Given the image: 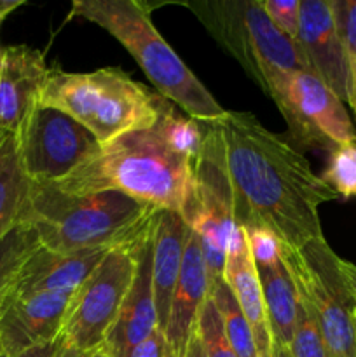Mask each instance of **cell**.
<instances>
[{
    "instance_id": "cell-3",
    "label": "cell",
    "mask_w": 356,
    "mask_h": 357,
    "mask_svg": "<svg viewBox=\"0 0 356 357\" xmlns=\"http://www.w3.org/2000/svg\"><path fill=\"white\" fill-rule=\"evenodd\" d=\"M192 159L175 149L157 117L156 124L100 145L58 185L66 194L122 192L157 209L180 213L191 188Z\"/></svg>"
},
{
    "instance_id": "cell-26",
    "label": "cell",
    "mask_w": 356,
    "mask_h": 357,
    "mask_svg": "<svg viewBox=\"0 0 356 357\" xmlns=\"http://www.w3.org/2000/svg\"><path fill=\"white\" fill-rule=\"evenodd\" d=\"M290 354L292 357H330L313 316L307 307L300 302V298L295 331H293V340L290 344Z\"/></svg>"
},
{
    "instance_id": "cell-34",
    "label": "cell",
    "mask_w": 356,
    "mask_h": 357,
    "mask_svg": "<svg viewBox=\"0 0 356 357\" xmlns=\"http://www.w3.org/2000/svg\"><path fill=\"white\" fill-rule=\"evenodd\" d=\"M184 357H206L205 351H202L201 340H199V337H198V331H195L194 337H192L191 342H188V347H187V351H185Z\"/></svg>"
},
{
    "instance_id": "cell-17",
    "label": "cell",
    "mask_w": 356,
    "mask_h": 357,
    "mask_svg": "<svg viewBox=\"0 0 356 357\" xmlns=\"http://www.w3.org/2000/svg\"><path fill=\"white\" fill-rule=\"evenodd\" d=\"M110 250L56 253L38 246L16 275L9 295L35 293H75Z\"/></svg>"
},
{
    "instance_id": "cell-11",
    "label": "cell",
    "mask_w": 356,
    "mask_h": 357,
    "mask_svg": "<svg viewBox=\"0 0 356 357\" xmlns=\"http://www.w3.org/2000/svg\"><path fill=\"white\" fill-rule=\"evenodd\" d=\"M274 103L292 138L302 149L332 152L341 145L356 143V129L344 101L314 73L290 75Z\"/></svg>"
},
{
    "instance_id": "cell-33",
    "label": "cell",
    "mask_w": 356,
    "mask_h": 357,
    "mask_svg": "<svg viewBox=\"0 0 356 357\" xmlns=\"http://www.w3.org/2000/svg\"><path fill=\"white\" fill-rule=\"evenodd\" d=\"M21 6H23V0H0V26L9 14ZM0 52H2V47H0Z\"/></svg>"
},
{
    "instance_id": "cell-38",
    "label": "cell",
    "mask_w": 356,
    "mask_h": 357,
    "mask_svg": "<svg viewBox=\"0 0 356 357\" xmlns=\"http://www.w3.org/2000/svg\"><path fill=\"white\" fill-rule=\"evenodd\" d=\"M84 357H110V356H108L107 351H105V349L101 347V349H96V351L89 352V354H86Z\"/></svg>"
},
{
    "instance_id": "cell-14",
    "label": "cell",
    "mask_w": 356,
    "mask_h": 357,
    "mask_svg": "<svg viewBox=\"0 0 356 357\" xmlns=\"http://www.w3.org/2000/svg\"><path fill=\"white\" fill-rule=\"evenodd\" d=\"M51 68L44 54L28 45L3 47L0 52V131H20L31 108L37 105L40 91Z\"/></svg>"
},
{
    "instance_id": "cell-30",
    "label": "cell",
    "mask_w": 356,
    "mask_h": 357,
    "mask_svg": "<svg viewBox=\"0 0 356 357\" xmlns=\"http://www.w3.org/2000/svg\"><path fill=\"white\" fill-rule=\"evenodd\" d=\"M129 357H175L163 331H154L147 340L136 345Z\"/></svg>"
},
{
    "instance_id": "cell-20",
    "label": "cell",
    "mask_w": 356,
    "mask_h": 357,
    "mask_svg": "<svg viewBox=\"0 0 356 357\" xmlns=\"http://www.w3.org/2000/svg\"><path fill=\"white\" fill-rule=\"evenodd\" d=\"M274 347L290 349L299 312V291L285 261L257 268Z\"/></svg>"
},
{
    "instance_id": "cell-13",
    "label": "cell",
    "mask_w": 356,
    "mask_h": 357,
    "mask_svg": "<svg viewBox=\"0 0 356 357\" xmlns=\"http://www.w3.org/2000/svg\"><path fill=\"white\" fill-rule=\"evenodd\" d=\"M295 42L311 73L346 103L351 59L339 37L330 0H300V23Z\"/></svg>"
},
{
    "instance_id": "cell-6",
    "label": "cell",
    "mask_w": 356,
    "mask_h": 357,
    "mask_svg": "<svg viewBox=\"0 0 356 357\" xmlns=\"http://www.w3.org/2000/svg\"><path fill=\"white\" fill-rule=\"evenodd\" d=\"M188 7L272 101L290 75L311 72L297 42L271 23L260 0H202Z\"/></svg>"
},
{
    "instance_id": "cell-27",
    "label": "cell",
    "mask_w": 356,
    "mask_h": 357,
    "mask_svg": "<svg viewBox=\"0 0 356 357\" xmlns=\"http://www.w3.org/2000/svg\"><path fill=\"white\" fill-rule=\"evenodd\" d=\"M243 230L255 267H274V265L281 264L283 243L276 237V234L267 229H262V227H251V229Z\"/></svg>"
},
{
    "instance_id": "cell-15",
    "label": "cell",
    "mask_w": 356,
    "mask_h": 357,
    "mask_svg": "<svg viewBox=\"0 0 356 357\" xmlns=\"http://www.w3.org/2000/svg\"><path fill=\"white\" fill-rule=\"evenodd\" d=\"M209 278L199 236L188 230L184 248L181 271L178 275L177 288L171 298L170 316H168L166 337L175 357H184L188 342L198 328L199 312L209 298Z\"/></svg>"
},
{
    "instance_id": "cell-4",
    "label": "cell",
    "mask_w": 356,
    "mask_h": 357,
    "mask_svg": "<svg viewBox=\"0 0 356 357\" xmlns=\"http://www.w3.org/2000/svg\"><path fill=\"white\" fill-rule=\"evenodd\" d=\"M70 17H82L103 28L133 56L157 93L194 121L218 122L227 110L161 37L149 7L136 0H77Z\"/></svg>"
},
{
    "instance_id": "cell-10",
    "label": "cell",
    "mask_w": 356,
    "mask_h": 357,
    "mask_svg": "<svg viewBox=\"0 0 356 357\" xmlns=\"http://www.w3.org/2000/svg\"><path fill=\"white\" fill-rule=\"evenodd\" d=\"M16 138L24 174L38 183H61L100 149L93 132L75 119L40 103L31 108Z\"/></svg>"
},
{
    "instance_id": "cell-12",
    "label": "cell",
    "mask_w": 356,
    "mask_h": 357,
    "mask_svg": "<svg viewBox=\"0 0 356 357\" xmlns=\"http://www.w3.org/2000/svg\"><path fill=\"white\" fill-rule=\"evenodd\" d=\"M73 293L7 295L0 309V356L14 357L63 333Z\"/></svg>"
},
{
    "instance_id": "cell-9",
    "label": "cell",
    "mask_w": 356,
    "mask_h": 357,
    "mask_svg": "<svg viewBox=\"0 0 356 357\" xmlns=\"http://www.w3.org/2000/svg\"><path fill=\"white\" fill-rule=\"evenodd\" d=\"M140 246L108 251L93 274L73 293L63 335L68 345L82 354L103 347L135 279Z\"/></svg>"
},
{
    "instance_id": "cell-8",
    "label": "cell",
    "mask_w": 356,
    "mask_h": 357,
    "mask_svg": "<svg viewBox=\"0 0 356 357\" xmlns=\"http://www.w3.org/2000/svg\"><path fill=\"white\" fill-rule=\"evenodd\" d=\"M201 146L192 159L191 188L181 218L199 236L213 288L223 281L227 246L236 229L234 188L218 122H201Z\"/></svg>"
},
{
    "instance_id": "cell-16",
    "label": "cell",
    "mask_w": 356,
    "mask_h": 357,
    "mask_svg": "<svg viewBox=\"0 0 356 357\" xmlns=\"http://www.w3.org/2000/svg\"><path fill=\"white\" fill-rule=\"evenodd\" d=\"M157 331L152 289V232L136 251V272L103 349L110 357H129L133 349Z\"/></svg>"
},
{
    "instance_id": "cell-36",
    "label": "cell",
    "mask_w": 356,
    "mask_h": 357,
    "mask_svg": "<svg viewBox=\"0 0 356 357\" xmlns=\"http://www.w3.org/2000/svg\"><path fill=\"white\" fill-rule=\"evenodd\" d=\"M84 356L86 354H82V352H79L77 349H73L72 345H68V347L61 352V356L59 357H84Z\"/></svg>"
},
{
    "instance_id": "cell-18",
    "label": "cell",
    "mask_w": 356,
    "mask_h": 357,
    "mask_svg": "<svg viewBox=\"0 0 356 357\" xmlns=\"http://www.w3.org/2000/svg\"><path fill=\"white\" fill-rule=\"evenodd\" d=\"M223 281L232 291L241 312L244 314L251 331H253L258 356L272 357L274 340H272L271 328H269L262 286L258 281L257 267L251 258L244 230L239 227L234 229L229 246H227Z\"/></svg>"
},
{
    "instance_id": "cell-35",
    "label": "cell",
    "mask_w": 356,
    "mask_h": 357,
    "mask_svg": "<svg viewBox=\"0 0 356 357\" xmlns=\"http://www.w3.org/2000/svg\"><path fill=\"white\" fill-rule=\"evenodd\" d=\"M342 268H344L346 278H348L349 284H351V288H353V293H355V296H356V265L351 264V261L342 260Z\"/></svg>"
},
{
    "instance_id": "cell-24",
    "label": "cell",
    "mask_w": 356,
    "mask_h": 357,
    "mask_svg": "<svg viewBox=\"0 0 356 357\" xmlns=\"http://www.w3.org/2000/svg\"><path fill=\"white\" fill-rule=\"evenodd\" d=\"M321 178L339 197H356V143L332 150L330 160Z\"/></svg>"
},
{
    "instance_id": "cell-19",
    "label": "cell",
    "mask_w": 356,
    "mask_h": 357,
    "mask_svg": "<svg viewBox=\"0 0 356 357\" xmlns=\"http://www.w3.org/2000/svg\"><path fill=\"white\" fill-rule=\"evenodd\" d=\"M191 227L180 213L157 209L152 223V289L157 330H166L171 298L184 260V248Z\"/></svg>"
},
{
    "instance_id": "cell-2",
    "label": "cell",
    "mask_w": 356,
    "mask_h": 357,
    "mask_svg": "<svg viewBox=\"0 0 356 357\" xmlns=\"http://www.w3.org/2000/svg\"><path fill=\"white\" fill-rule=\"evenodd\" d=\"M157 208L122 192L66 194L56 183L30 181L21 223L35 230L42 248L80 253L136 248L149 239Z\"/></svg>"
},
{
    "instance_id": "cell-37",
    "label": "cell",
    "mask_w": 356,
    "mask_h": 357,
    "mask_svg": "<svg viewBox=\"0 0 356 357\" xmlns=\"http://www.w3.org/2000/svg\"><path fill=\"white\" fill-rule=\"evenodd\" d=\"M272 357H292V354H290V349L274 347V352H272Z\"/></svg>"
},
{
    "instance_id": "cell-21",
    "label": "cell",
    "mask_w": 356,
    "mask_h": 357,
    "mask_svg": "<svg viewBox=\"0 0 356 357\" xmlns=\"http://www.w3.org/2000/svg\"><path fill=\"white\" fill-rule=\"evenodd\" d=\"M30 180L24 174L14 132L0 131V241L21 222Z\"/></svg>"
},
{
    "instance_id": "cell-28",
    "label": "cell",
    "mask_w": 356,
    "mask_h": 357,
    "mask_svg": "<svg viewBox=\"0 0 356 357\" xmlns=\"http://www.w3.org/2000/svg\"><path fill=\"white\" fill-rule=\"evenodd\" d=\"M271 23L292 40H297L300 23V0H260Z\"/></svg>"
},
{
    "instance_id": "cell-1",
    "label": "cell",
    "mask_w": 356,
    "mask_h": 357,
    "mask_svg": "<svg viewBox=\"0 0 356 357\" xmlns=\"http://www.w3.org/2000/svg\"><path fill=\"white\" fill-rule=\"evenodd\" d=\"M218 128L234 188L236 227L271 230L286 248L323 237L320 206L339 195L306 157L248 112L227 110Z\"/></svg>"
},
{
    "instance_id": "cell-22",
    "label": "cell",
    "mask_w": 356,
    "mask_h": 357,
    "mask_svg": "<svg viewBox=\"0 0 356 357\" xmlns=\"http://www.w3.org/2000/svg\"><path fill=\"white\" fill-rule=\"evenodd\" d=\"M209 298L215 303L216 310L222 317L225 335L236 357H260L257 344H255L253 331H251L244 314L241 312L227 282L222 281L213 286L209 291Z\"/></svg>"
},
{
    "instance_id": "cell-31",
    "label": "cell",
    "mask_w": 356,
    "mask_h": 357,
    "mask_svg": "<svg viewBox=\"0 0 356 357\" xmlns=\"http://www.w3.org/2000/svg\"><path fill=\"white\" fill-rule=\"evenodd\" d=\"M66 347H68V342H66L65 335L61 333L58 338H54V340H49V342H44V344L34 345V347L27 349V351L21 352V354H17L14 357H59ZM0 357H3V356H0Z\"/></svg>"
},
{
    "instance_id": "cell-7",
    "label": "cell",
    "mask_w": 356,
    "mask_h": 357,
    "mask_svg": "<svg viewBox=\"0 0 356 357\" xmlns=\"http://www.w3.org/2000/svg\"><path fill=\"white\" fill-rule=\"evenodd\" d=\"M283 261L313 316L330 357H356V296L342 258L325 237L300 248L283 246Z\"/></svg>"
},
{
    "instance_id": "cell-23",
    "label": "cell",
    "mask_w": 356,
    "mask_h": 357,
    "mask_svg": "<svg viewBox=\"0 0 356 357\" xmlns=\"http://www.w3.org/2000/svg\"><path fill=\"white\" fill-rule=\"evenodd\" d=\"M38 246L40 243L35 230L21 222L0 241V309L23 264Z\"/></svg>"
},
{
    "instance_id": "cell-32",
    "label": "cell",
    "mask_w": 356,
    "mask_h": 357,
    "mask_svg": "<svg viewBox=\"0 0 356 357\" xmlns=\"http://www.w3.org/2000/svg\"><path fill=\"white\" fill-rule=\"evenodd\" d=\"M346 103L351 107L356 114V59L351 61V73H349V87H348V101Z\"/></svg>"
},
{
    "instance_id": "cell-29",
    "label": "cell",
    "mask_w": 356,
    "mask_h": 357,
    "mask_svg": "<svg viewBox=\"0 0 356 357\" xmlns=\"http://www.w3.org/2000/svg\"><path fill=\"white\" fill-rule=\"evenodd\" d=\"M335 26L349 59H356V0H330Z\"/></svg>"
},
{
    "instance_id": "cell-5",
    "label": "cell",
    "mask_w": 356,
    "mask_h": 357,
    "mask_svg": "<svg viewBox=\"0 0 356 357\" xmlns=\"http://www.w3.org/2000/svg\"><path fill=\"white\" fill-rule=\"evenodd\" d=\"M164 101L122 70L98 68L87 73L51 70L37 103L65 112L103 145L156 124Z\"/></svg>"
},
{
    "instance_id": "cell-25",
    "label": "cell",
    "mask_w": 356,
    "mask_h": 357,
    "mask_svg": "<svg viewBox=\"0 0 356 357\" xmlns=\"http://www.w3.org/2000/svg\"><path fill=\"white\" fill-rule=\"evenodd\" d=\"M195 331H198V337L201 340L206 357H236L229 344V338L225 335L222 317H220L212 298L206 300L201 312H199Z\"/></svg>"
}]
</instances>
